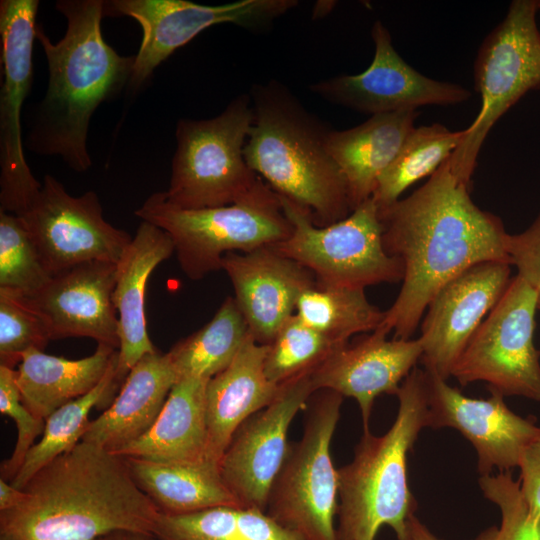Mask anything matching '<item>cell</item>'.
<instances>
[{
  "instance_id": "obj_1",
  "label": "cell",
  "mask_w": 540,
  "mask_h": 540,
  "mask_svg": "<svg viewBox=\"0 0 540 540\" xmlns=\"http://www.w3.org/2000/svg\"><path fill=\"white\" fill-rule=\"evenodd\" d=\"M448 159L406 198L378 209L385 251L403 264L401 289L378 328L410 339L438 290L482 262L510 264L502 220L480 209ZM511 265V264H510Z\"/></svg>"
},
{
  "instance_id": "obj_2",
  "label": "cell",
  "mask_w": 540,
  "mask_h": 540,
  "mask_svg": "<svg viewBox=\"0 0 540 540\" xmlns=\"http://www.w3.org/2000/svg\"><path fill=\"white\" fill-rule=\"evenodd\" d=\"M22 490L24 500L0 512V532L18 540H97L118 531L154 535L160 514L126 457L84 441L39 469Z\"/></svg>"
},
{
  "instance_id": "obj_3",
  "label": "cell",
  "mask_w": 540,
  "mask_h": 540,
  "mask_svg": "<svg viewBox=\"0 0 540 540\" xmlns=\"http://www.w3.org/2000/svg\"><path fill=\"white\" fill-rule=\"evenodd\" d=\"M64 36L53 43L40 25L36 39L45 54L49 80L27 139L28 149L58 156L78 173L92 165L87 149L90 120L97 107L129 84L134 56L119 55L103 38L102 0H60Z\"/></svg>"
},
{
  "instance_id": "obj_4",
  "label": "cell",
  "mask_w": 540,
  "mask_h": 540,
  "mask_svg": "<svg viewBox=\"0 0 540 540\" xmlns=\"http://www.w3.org/2000/svg\"><path fill=\"white\" fill-rule=\"evenodd\" d=\"M249 96L253 121L244 156L251 170L316 226L346 218L353 210L327 148L330 129L277 80L252 85Z\"/></svg>"
},
{
  "instance_id": "obj_5",
  "label": "cell",
  "mask_w": 540,
  "mask_h": 540,
  "mask_svg": "<svg viewBox=\"0 0 540 540\" xmlns=\"http://www.w3.org/2000/svg\"><path fill=\"white\" fill-rule=\"evenodd\" d=\"M396 396L392 426L380 436L363 430L352 461L338 469V540H375L384 525L397 540L406 539L407 523L416 509L407 459L421 430L428 427L425 371L415 367Z\"/></svg>"
},
{
  "instance_id": "obj_6",
  "label": "cell",
  "mask_w": 540,
  "mask_h": 540,
  "mask_svg": "<svg viewBox=\"0 0 540 540\" xmlns=\"http://www.w3.org/2000/svg\"><path fill=\"white\" fill-rule=\"evenodd\" d=\"M134 214L170 235L181 270L194 281L221 270L225 254L272 246L292 232L278 195L262 179L231 205L182 209L156 192Z\"/></svg>"
},
{
  "instance_id": "obj_7",
  "label": "cell",
  "mask_w": 540,
  "mask_h": 540,
  "mask_svg": "<svg viewBox=\"0 0 540 540\" xmlns=\"http://www.w3.org/2000/svg\"><path fill=\"white\" fill-rule=\"evenodd\" d=\"M252 121L249 93L231 100L213 118L180 119L166 200L182 209H204L247 196L261 180L244 156Z\"/></svg>"
},
{
  "instance_id": "obj_8",
  "label": "cell",
  "mask_w": 540,
  "mask_h": 540,
  "mask_svg": "<svg viewBox=\"0 0 540 540\" xmlns=\"http://www.w3.org/2000/svg\"><path fill=\"white\" fill-rule=\"evenodd\" d=\"M316 393L302 437L289 444L271 486L265 513L304 540H338V469L330 446L344 397L331 390Z\"/></svg>"
},
{
  "instance_id": "obj_9",
  "label": "cell",
  "mask_w": 540,
  "mask_h": 540,
  "mask_svg": "<svg viewBox=\"0 0 540 540\" xmlns=\"http://www.w3.org/2000/svg\"><path fill=\"white\" fill-rule=\"evenodd\" d=\"M539 10L538 0L512 1L505 18L478 49L474 80L481 109L448 158L452 171L469 184L491 128L526 93L540 90Z\"/></svg>"
},
{
  "instance_id": "obj_10",
  "label": "cell",
  "mask_w": 540,
  "mask_h": 540,
  "mask_svg": "<svg viewBox=\"0 0 540 540\" xmlns=\"http://www.w3.org/2000/svg\"><path fill=\"white\" fill-rule=\"evenodd\" d=\"M279 199L292 232L271 247L312 272L317 282L365 289L402 281L403 264L384 249L379 212L372 198L343 220L323 227L316 226L296 204Z\"/></svg>"
},
{
  "instance_id": "obj_11",
  "label": "cell",
  "mask_w": 540,
  "mask_h": 540,
  "mask_svg": "<svg viewBox=\"0 0 540 540\" xmlns=\"http://www.w3.org/2000/svg\"><path fill=\"white\" fill-rule=\"evenodd\" d=\"M538 291L519 275L475 331L451 376L486 382L503 396L540 401V353L533 343Z\"/></svg>"
},
{
  "instance_id": "obj_12",
  "label": "cell",
  "mask_w": 540,
  "mask_h": 540,
  "mask_svg": "<svg viewBox=\"0 0 540 540\" xmlns=\"http://www.w3.org/2000/svg\"><path fill=\"white\" fill-rule=\"evenodd\" d=\"M297 4L295 0H239L221 5L186 0H111L104 1V17H130L142 29L129 81L131 88L139 89L162 62L205 29L226 23L251 30L265 28Z\"/></svg>"
},
{
  "instance_id": "obj_13",
  "label": "cell",
  "mask_w": 540,
  "mask_h": 540,
  "mask_svg": "<svg viewBox=\"0 0 540 540\" xmlns=\"http://www.w3.org/2000/svg\"><path fill=\"white\" fill-rule=\"evenodd\" d=\"M18 217L51 276L91 261L117 264L133 238L105 220L96 192L73 196L49 174Z\"/></svg>"
},
{
  "instance_id": "obj_14",
  "label": "cell",
  "mask_w": 540,
  "mask_h": 540,
  "mask_svg": "<svg viewBox=\"0 0 540 540\" xmlns=\"http://www.w3.org/2000/svg\"><path fill=\"white\" fill-rule=\"evenodd\" d=\"M38 0L0 1V211L22 215L41 188L25 159L21 110L33 78Z\"/></svg>"
},
{
  "instance_id": "obj_15",
  "label": "cell",
  "mask_w": 540,
  "mask_h": 540,
  "mask_svg": "<svg viewBox=\"0 0 540 540\" xmlns=\"http://www.w3.org/2000/svg\"><path fill=\"white\" fill-rule=\"evenodd\" d=\"M371 36L374 57L366 70L313 83L310 91L328 102L371 116L425 105H455L471 97L463 86L431 79L406 63L381 21L374 22Z\"/></svg>"
},
{
  "instance_id": "obj_16",
  "label": "cell",
  "mask_w": 540,
  "mask_h": 540,
  "mask_svg": "<svg viewBox=\"0 0 540 540\" xmlns=\"http://www.w3.org/2000/svg\"><path fill=\"white\" fill-rule=\"evenodd\" d=\"M311 373L280 385L274 401L238 427L223 453L220 473L241 507L265 512L271 486L288 451L289 427L316 392Z\"/></svg>"
},
{
  "instance_id": "obj_17",
  "label": "cell",
  "mask_w": 540,
  "mask_h": 540,
  "mask_svg": "<svg viewBox=\"0 0 540 540\" xmlns=\"http://www.w3.org/2000/svg\"><path fill=\"white\" fill-rule=\"evenodd\" d=\"M510 264H475L445 283L421 323L425 370L447 380L467 343L508 287Z\"/></svg>"
},
{
  "instance_id": "obj_18",
  "label": "cell",
  "mask_w": 540,
  "mask_h": 540,
  "mask_svg": "<svg viewBox=\"0 0 540 540\" xmlns=\"http://www.w3.org/2000/svg\"><path fill=\"white\" fill-rule=\"evenodd\" d=\"M425 371L428 394V427H450L474 447L480 476L494 469L508 472L518 467L521 454L539 426L513 412L504 396L490 390V397L469 398L447 380Z\"/></svg>"
},
{
  "instance_id": "obj_19",
  "label": "cell",
  "mask_w": 540,
  "mask_h": 540,
  "mask_svg": "<svg viewBox=\"0 0 540 540\" xmlns=\"http://www.w3.org/2000/svg\"><path fill=\"white\" fill-rule=\"evenodd\" d=\"M116 271L115 263H82L52 276L34 295L21 296L44 322L50 341L88 337L119 349Z\"/></svg>"
},
{
  "instance_id": "obj_20",
  "label": "cell",
  "mask_w": 540,
  "mask_h": 540,
  "mask_svg": "<svg viewBox=\"0 0 540 540\" xmlns=\"http://www.w3.org/2000/svg\"><path fill=\"white\" fill-rule=\"evenodd\" d=\"M377 328L354 342L336 347L311 373L315 391L331 390L358 403L363 430L376 398L396 395L404 379L421 359L423 348L417 339H387Z\"/></svg>"
},
{
  "instance_id": "obj_21",
  "label": "cell",
  "mask_w": 540,
  "mask_h": 540,
  "mask_svg": "<svg viewBox=\"0 0 540 540\" xmlns=\"http://www.w3.org/2000/svg\"><path fill=\"white\" fill-rule=\"evenodd\" d=\"M221 270L230 279L234 299L256 342L269 345L295 314L301 292L315 281L308 269L271 246L229 252Z\"/></svg>"
},
{
  "instance_id": "obj_22",
  "label": "cell",
  "mask_w": 540,
  "mask_h": 540,
  "mask_svg": "<svg viewBox=\"0 0 540 540\" xmlns=\"http://www.w3.org/2000/svg\"><path fill=\"white\" fill-rule=\"evenodd\" d=\"M175 248L170 235L141 221L135 236L117 263L113 303L119 320V349L114 390L121 388L133 366L146 354L156 352L145 320V291L153 270Z\"/></svg>"
},
{
  "instance_id": "obj_23",
  "label": "cell",
  "mask_w": 540,
  "mask_h": 540,
  "mask_svg": "<svg viewBox=\"0 0 540 540\" xmlns=\"http://www.w3.org/2000/svg\"><path fill=\"white\" fill-rule=\"evenodd\" d=\"M267 350L250 334L231 364L208 381L207 458L219 463L238 427L277 397L280 386L265 373Z\"/></svg>"
},
{
  "instance_id": "obj_24",
  "label": "cell",
  "mask_w": 540,
  "mask_h": 540,
  "mask_svg": "<svg viewBox=\"0 0 540 540\" xmlns=\"http://www.w3.org/2000/svg\"><path fill=\"white\" fill-rule=\"evenodd\" d=\"M177 380L168 353L144 355L111 404L90 421L81 441L113 453L135 441L154 424Z\"/></svg>"
},
{
  "instance_id": "obj_25",
  "label": "cell",
  "mask_w": 540,
  "mask_h": 540,
  "mask_svg": "<svg viewBox=\"0 0 540 540\" xmlns=\"http://www.w3.org/2000/svg\"><path fill=\"white\" fill-rule=\"evenodd\" d=\"M418 114L417 110L377 114L350 129H330L327 148L345 179L352 210L372 197Z\"/></svg>"
},
{
  "instance_id": "obj_26",
  "label": "cell",
  "mask_w": 540,
  "mask_h": 540,
  "mask_svg": "<svg viewBox=\"0 0 540 540\" xmlns=\"http://www.w3.org/2000/svg\"><path fill=\"white\" fill-rule=\"evenodd\" d=\"M208 381L196 377L177 380L150 429L115 454L165 463L207 458Z\"/></svg>"
},
{
  "instance_id": "obj_27",
  "label": "cell",
  "mask_w": 540,
  "mask_h": 540,
  "mask_svg": "<svg viewBox=\"0 0 540 540\" xmlns=\"http://www.w3.org/2000/svg\"><path fill=\"white\" fill-rule=\"evenodd\" d=\"M138 487L164 515H186L216 507H241L226 486L219 463L209 458L165 463L126 457Z\"/></svg>"
},
{
  "instance_id": "obj_28",
  "label": "cell",
  "mask_w": 540,
  "mask_h": 540,
  "mask_svg": "<svg viewBox=\"0 0 540 540\" xmlns=\"http://www.w3.org/2000/svg\"><path fill=\"white\" fill-rule=\"evenodd\" d=\"M117 351L99 343L92 355L77 360L38 349L25 352L16 370L22 402L34 416L45 420L58 408L90 392Z\"/></svg>"
},
{
  "instance_id": "obj_29",
  "label": "cell",
  "mask_w": 540,
  "mask_h": 540,
  "mask_svg": "<svg viewBox=\"0 0 540 540\" xmlns=\"http://www.w3.org/2000/svg\"><path fill=\"white\" fill-rule=\"evenodd\" d=\"M250 335L246 320L233 296H228L213 318L167 352L178 380H210L226 369Z\"/></svg>"
},
{
  "instance_id": "obj_30",
  "label": "cell",
  "mask_w": 540,
  "mask_h": 540,
  "mask_svg": "<svg viewBox=\"0 0 540 540\" xmlns=\"http://www.w3.org/2000/svg\"><path fill=\"white\" fill-rule=\"evenodd\" d=\"M295 315L333 343L343 345L356 334L376 330L385 311L369 302L365 289L330 286L315 280L301 292Z\"/></svg>"
},
{
  "instance_id": "obj_31",
  "label": "cell",
  "mask_w": 540,
  "mask_h": 540,
  "mask_svg": "<svg viewBox=\"0 0 540 540\" xmlns=\"http://www.w3.org/2000/svg\"><path fill=\"white\" fill-rule=\"evenodd\" d=\"M158 540H304L256 508L216 507L170 516L159 514Z\"/></svg>"
},
{
  "instance_id": "obj_32",
  "label": "cell",
  "mask_w": 540,
  "mask_h": 540,
  "mask_svg": "<svg viewBox=\"0 0 540 540\" xmlns=\"http://www.w3.org/2000/svg\"><path fill=\"white\" fill-rule=\"evenodd\" d=\"M463 137L464 130L451 131L439 123L414 127L378 179L371 197L377 208L392 205L412 184L430 177L452 155Z\"/></svg>"
},
{
  "instance_id": "obj_33",
  "label": "cell",
  "mask_w": 540,
  "mask_h": 540,
  "mask_svg": "<svg viewBox=\"0 0 540 540\" xmlns=\"http://www.w3.org/2000/svg\"><path fill=\"white\" fill-rule=\"evenodd\" d=\"M118 351L101 381L87 394L55 410L45 419L41 439L28 451L11 484L23 489L31 477L47 463L74 448L90 423L89 413L95 406L108 403L114 395Z\"/></svg>"
},
{
  "instance_id": "obj_34",
  "label": "cell",
  "mask_w": 540,
  "mask_h": 540,
  "mask_svg": "<svg viewBox=\"0 0 540 540\" xmlns=\"http://www.w3.org/2000/svg\"><path fill=\"white\" fill-rule=\"evenodd\" d=\"M337 345L292 315L268 345L265 373L276 385L313 372Z\"/></svg>"
},
{
  "instance_id": "obj_35",
  "label": "cell",
  "mask_w": 540,
  "mask_h": 540,
  "mask_svg": "<svg viewBox=\"0 0 540 540\" xmlns=\"http://www.w3.org/2000/svg\"><path fill=\"white\" fill-rule=\"evenodd\" d=\"M51 277L21 219L0 211V289L32 296Z\"/></svg>"
},
{
  "instance_id": "obj_36",
  "label": "cell",
  "mask_w": 540,
  "mask_h": 540,
  "mask_svg": "<svg viewBox=\"0 0 540 540\" xmlns=\"http://www.w3.org/2000/svg\"><path fill=\"white\" fill-rule=\"evenodd\" d=\"M479 486L484 497L499 508L501 521L473 540H540V520L530 515L519 481L509 471L480 476Z\"/></svg>"
},
{
  "instance_id": "obj_37",
  "label": "cell",
  "mask_w": 540,
  "mask_h": 540,
  "mask_svg": "<svg viewBox=\"0 0 540 540\" xmlns=\"http://www.w3.org/2000/svg\"><path fill=\"white\" fill-rule=\"evenodd\" d=\"M49 341L44 322L23 297L0 289V365L14 368L25 352L43 351Z\"/></svg>"
},
{
  "instance_id": "obj_38",
  "label": "cell",
  "mask_w": 540,
  "mask_h": 540,
  "mask_svg": "<svg viewBox=\"0 0 540 540\" xmlns=\"http://www.w3.org/2000/svg\"><path fill=\"white\" fill-rule=\"evenodd\" d=\"M0 412L11 417L17 427V440L12 454L0 466V478L11 482L36 438L43 434L45 420L34 416L24 405L17 384L16 370L5 365H0Z\"/></svg>"
},
{
  "instance_id": "obj_39",
  "label": "cell",
  "mask_w": 540,
  "mask_h": 540,
  "mask_svg": "<svg viewBox=\"0 0 540 540\" xmlns=\"http://www.w3.org/2000/svg\"><path fill=\"white\" fill-rule=\"evenodd\" d=\"M507 252L517 275L540 291V212L524 231L509 234Z\"/></svg>"
},
{
  "instance_id": "obj_40",
  "label": "cell",
  "mask_w": 540,
  "mask_h": 540,
  "mask_svg": "<svg viewBox=\"0 0 540 540\" xmlns=\"http://www.w3.org/2000/svg\"><path fill=\"white\" fill-rule=\"evenodd\" d=\"M518 468L520 490L530 515L540 520V427L524 448Z\"/></svg>"
},
{
  "instance_id": "obj_41",
  "label": "cell",
  "mask_w": 540,
  "mask_h": 540,
  "mask_svg": "<svg viewBox=\"0 0 540 540\" xmlns=\"http://www.w3.org/2000/svg\"><path fill=\"white\" fill-rule=\"evenodd\" d=\"M24 498L25 493L22 489L0 478V512L16 507Z\"/></svg>"
},
{
  "instance_id": "obj_42",
  "label": "cell",
  "mask_w": 540,
  "mask_h": 540,
  "mask_svg": "<svg viewBox=\"0 0 540 540\" xmlns=\"http://www.w3.org/2000/svg\"><path fill=\"white\" fill-rule=\"evenodd\" d=\"M405 540H442L437 537L425 524H423L415 514L407 523V534Z\"/></svg>"
},
{
  "instance_id": "obj_43",
  "label": "cell",
  "mask_w": 540,
  "mask_h": 540,
  "mask_svg": "<svg viewBox=\"0 0 540 540\" xmlns=\"http://www.w3.org/2000/svg\"><path fill=\"white\" fill-rule=\"evenodd\" d=\"M97 540H158L153 534L118 531L105 535Z\"/></svg>"
},
{
  "instance_id": "obj_44",
  "label": "cell",
  "mask_w": 540,
  "mask_h": 540,
  "mask_svg": "<svg viewBox=\"0 0 540 540\" xmlns=\"http://www.w3.org/2000/svg\"><path fill=\"white\" fill-rule=\"evenodd\" d=\"M0 540H18V539L7 533L0 532Z\"/></svg>"
},
{
  "instance_id": "obj_45",
  "label": "cell",
  "mask_w": 540,
  "mask_h": 540,
  "mask_svg": "<svg viewBox=\"0 0 540 540\" xmlns=\"http://www.w3.org/2000/svg\"><path fill=\"white\" fill-rule=\"evenodd\" d=\"M538 309H540V291H538Z\"/></svg>"
}]
</instances>
